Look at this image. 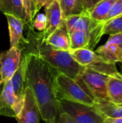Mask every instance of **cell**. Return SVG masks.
Here are the masks:
<instances>
[{"instance_id": "cell-1", "label": "cell", "mask_w": 122, "mask_h": 123, "mask_svg": "<svg viewBox=\"0 0 122 123\" xmlns=\"http://www.w3.org/2000/svg\"><path fill=\"white\" fill-rule=\"evenodd\" d=\"M27 59L26 86H29L45 123H58V100L54 92V77L58 73L36 54L24 53Z\"/></svg>"}, {"instance_id": "cell-2", "label": "cell", "mask_w": 122, "mask_h": 123, "mask_svg": "<svg viewBox=\"0 0 122 123\" xmlns=\"http://www.w3.org/2000/svg\"><path fill=\"white\" fill-rule=\"evenodd\" d=\"M19 48L24 53L36 54L57 72L76 81L86 68L78 65L69 51L55 50L47 45L42 37V32H35L32 25L28 27L27 37L23 39Z\"/></svg>"}, {"instance_id": "cell-3", "label": "cell", "mask_w": 122, "mask_h": 123, "mask_svg": "<svg viewBox=\"0 0 122 123\" xmlns=\"http://www.w3.org/2000/svg\"><path fill=\"white\" fill-rule=\"evenodd\" d=\"M53 86L58 100L78 103L91 107L94 105L95 101L81 84L63 74L58 72L55 75Z\"/></svg>"}, {"instance_id": "cell-4", "label": "cell", "mask_w": 122, "mask_h": 123, "mask_svg": "<svg viewBox=\"0 0 122 123\" xmlns=\"http://www.w3.org/2000/svg\"><path fill=\"white\" fill-rule=\"evenodd\" d=\"M108 75L85 68L78 81L95 102L109 101L106 82Z\"/></svg>"}, {"instance_id": "cell-5", "label": "cell", "mask_w": 122, "mask_h": 123, "mask_svg": "<svg viewBox=\"0 0 122 123\" xmlns=\"http://www.w3.org/2000/svg\"><path fill=\"white\" fill-rule=\"evenodd\" d=\"M64 20L69 34L76 30L84 31L91 37L96 46L104 36L103 27L104 24L93 19L88 12L70 16Z\"/></svg>"}, {"instance_id": "cell-6", "label": "cell", "mask_w": 122, "mask_h": 123, "mask_svg": "<svg viewBox=\"0 0 122 123\" xmlns=\"http://www.w3.org/2000/svg\"><path fill=\"white\" fill-rule=\"evenodd\" d=\"M59 114L65 112L70 115L76 123H102L103 118L93 107L84 105L58 100Z\"/></svg>"}, {"instance_id": "cell-7", "label": "cell", "mask_w": 122, "mask_h": 123, "mask_svg": "<svg viewBox=\"0 0 122 123\" xmlns=\"http://www.w3.org/2000/svg\"><path fill=\"white\" fill-rule=\"evenodd\" d=\"M22 50L17 47L10 48L0 53V81L2 84L11 80L17 70L21 60Z\"/></svg>"}, {"instance_id": "cell-8", "label": "cell", "mask_w": 122, "mask_h": 123, "mask_svg": "<svg viewBox=\"0 0 122 123\" xmlns=\"http://www.w3.org/2000/svg\"><path fill=\"white\" fill-rule=\"evenodd\" d=\"M41 115L31 89L26 86L24 102L20 112L16 117L18 123H40Z\"/></svg>"}, {"instance_id": "cell-9", "label": "cell", "mask_w": 122, "mask_h": 123, "mask_svg": "<svg viewBox=\"0 0 122 123\" xmlns=\"http://www.w3.org/2000/svg\"><path fill=\"white\" fill-rule=\"evenodd\" d=\"M26 71H27V59L22 55L20 64L11 79L12 89L16 102V112L18 114L20 112L24 97V92L26 89Z\"/></svg>"}, {"instance_id": "cell-10", "label": "cell", "mask_w": 122, "mask_h": 123, "mask_svg": "<svg viewBox=\"0 0 122 123\" xmlns=\"http://www.w3.org/2000/svg\"><path fill=\"white\" fill-rule=\"evenodd\" d=\"M0 115L16 118V102L11 80L0 84Z\"/></svg>"}, {"instance_id": "cell-11", "label": "cell", "mask_w": 122, "mask_h": 123, "mask_svg": "<svg viewBox=\"0 0 122 123\" xmlns=\"http://www.w3.org/2000/svg\"><path fill=\"white\" fill-rule=\"evenodd\" d=\"M46 16V27L44 32H42V37L45 40L50 36L63 21L62 11L58 0L54 1L49 6L45 9Z\"/></svg>"}, {"instance_id": "cell-12", "label": "cell", "mask_w": 122, "mask_h": 123, "mask_svg": "<svg viewBox=\"0 0 122 123\" xmlns=\"http://www.w3.org/2000/svg\"><path fill=\"white\" fill-rule=\"evenodd\" d=\"M45 41L47 45L55 50L63 51L70 50V37L64 19L60 25L50 36H48Z\"/></svg>"}, {"instance_id": "cell-13", "label": "cell", "mask_w": 122, "mask_h": 123, "mask_svg": "<svg viewBox=\"0 0 122 123\" xmlns=\"http://www.w3.org/2000/svg\"><path fill=\"white\" fill-rule=\"evenodd\" d=\"M69 53L73 59L80 66L86 68H93L99 63L105 62L95 51L88 48L70 50Z\"/></svg>"}, {"instance_id": "cell-14", "label": "cell", "mask_w": 122, "mask_h": 123, "mask_svg": "<svg viewBox=\"0 0 122 123\" xmlns=\"http://www.w3.org/2000/svg\"><path fill=\"white\" fill-rule=\"evenodd\" d=\"M4 15L6 16L8 22L10 48H19L20 43L24 39L23 31L25 24L22 20L11 14L5 13Z\"/></svg>"}, {"instance_id": "cell-15", "label": "cell", "mask_w": 122, "mask_h": 123, "mask_svg": "<svg viewBox=\"0 0 122 123\" xmlns=\"http://www.w3.org/2000/svg\"><path fill=\"white\" fill-rule=\"evenodd\" d=\"M109 101L117 105H122V73L117 72L109 75L106 82Z\"/></svg>"}, {"instance_id": "cell-16", "label": "cell", "mask_w": 122, "mask_h": 123, "mask_svg": "<svg viewBox=\"0 0 122 123\" xmlns=\"http://www.w3.org/2000/svg\"><path fill=\"white\" fill-rule=\"evenodd\" d=\"M95 53L108 63L116 65L122 62V49L114 43L106 41L99 47Z\"/></svg>"}, {"instance_id": "cell-17", "label": "cell", "mask_w": 122, "mask_h": 123, "mask_svg": "<svg viewBox=\"0 0 122 123\" xmlns=\"http://www.w3.org/2000/svg\"><path fill=\"white\" fill-rule=\"evenodd\" d=\"M93 108L102 117H122V105H117L109 101L95 102Z\"/></svg>"}, {"instance_id": "cell-18", "label": "cell", "mask_w": 122, "mask_h": 123, "mask_svg": "<svg viewBox=\"0 0 122 123\" xmlns=\"http://www.w3.org/2000/svg\"><path fill=\"white\" fill-rule=\"evenodd\" d=\"M0 11L4 14H11L28 24L22 0H0Z\"/></svg>"}, {"instance_id": "cell-19", "label": "cell", "mask_w": 122, "mask_h": 123, "mask_svg": "<svg viewBox=\"0 0 122 123\" xmlns=\"http://www.w3.org/2000/svg\"><path fill=\"white\" fill-rule=\"evenodd\" d=\"M70 49L88 48L93 50L96 47L91 37L86 32L81 30H76L69 34Z\"/></svg>"}, {"instance_id": "cell-20", "label": "cell", "mask_w": 122, "mask_h": 123, "mask_svg": "<svg viewBox=\"0 0 122 123\" xmlns=\"http://www.w3.org/2000/svg\"><path fill=\"white\" fill-rule=\"evenodd\" d=\"M63 19L68 17L86 12L83 7V0H58Z\"/></svg>"}, {"instance_id": "cell-21", "label": "cell", "mask_w": 122, "mask_h": 123, "mask_svg": "<svg viewBox=\"0 0 122 123\" xmlns=\"http://www.w3.org/2000/svg\"><path fill=\"white\" fill-rule=\"evenodd\" d=\"M116 0H103L91 9L88 14L96 22L104 24V19Z\"/></svg>"}, {"instance_id": "cell-22", "label": "cell", "mask_w": 122, "mask_h": 123, "mask_svg": "<svg viewBox=\"0 0 122 123\" xmlns=\"http://www.w3.org/2000/svg\"><path fill=\"white\" fill-rule=\"evenodd\" d=\"M116 33H122V14L105 23L103 27V35Z\"/></svg>"}, {"instance_id": "cell-23", "label": "cell", "mask_w": 122, "mask_h": 123, "mask_svg": "<svg viewBox=\"0 0 122 123\" xmlns=\"http://www.w3.org/2000/svg\"><path fill=\"white\" fill-rule=\"evenodd\" d=\"M24 9L25 11L27 23L32 25L35 13V0H22Z\"/></svg>"}, {"instance_id": "cell-24", "label": "cell", "mask_w": 122, "mask_h": 123, "mask_svg": "<svg viewBox=\"0 0 122 123\" xmlns=\"http://www.w3.org/2000/svg\"><path fill=\"white\" fill-rule=\"evenodd\" d=\"M122 14V0H116L104 19V24Z\"/></svg>"}, {"instance_id": "cell-25", "label": "cell", "mask_w": 122, "mask_h": 123, "mask_svg": "<svg viewBox=\"0 0 122 123\" xmlns=\"http://www.w3.org/2000/svg\"><path fill=\"white\" fill-rule=\"evenodd\" d=\"M32 27L39 32H44L46 27V16L45 14H38L32 22Z\"/></svg>"}, {"instance_id": "cell-26", "label": "cell", "mask_w": 122, "mask_h": 123, "mask_svg": "<svg viewBox=\"0 0 122 123\" xmlns=\"http://www.w3.org/2000/svg\"><path fill=\"white\" fill-rule=\"evenodd\" d=\"M55 0H35V13L37 14L42 7L47 8Z\"/></svg>"}, {"instance_id": "cell-27", "label": "cell", "mask_w": 122, "mask_h": 123, "mask_svg": "<svg viewBox=\"0 0 122 123\" xmlns=\"http://www.w3.org/2000/svg\"><path fill=\"white\" fill-rule=\"evenodd\" d=\"M107 41L116 44L122 49V33H116L109 35Z\"/></svg>"}, {"instance_id": "cell-28", "label": "cell", "mask_w": 122, "mask_h": 123, "mask_svg": "<svg viewBox=\"0 0 122 123\" xmlns=\"http://www.w3.org/2000/svg\"><path fill=\"white\" fill-rule=\"evenodd\" d=\"M58 123H76V122L68 113L61 112L59 114Z\"/></svg>"}, {"instance_id": "cell-29", "label": "cell", "mask_w": 122, "mask_h": 123, "mask_svg": "<svg viewBox=\"0 0 122 123\" xmlns=\"http://www.w3.org/2000/svg\"><path fill=\"white\" fill-rule=\"evenodd\" d=\"M101 1L103 0H83L85 11L86 12H89L91 9H93L96 4H98Z\"/></svg>"}, {"instance_id": "cell-30", "label": "cell", "mask_w": 122, "mask_h": 123, "mask_svg": "<svg viewBox=\"0 0 122 123\" xmlns=\"http://www.w3.org/2000/svg\"><path fill=\"white\" fill-rule=\"evenodd\" d=\"M102 123H122V117H119V118L104 117L103 118Z\"/></svg>"}, {"instance_id": "cell-31", "label": "cell", "mask_w": 122, "mask_h": 123, "mask_svg": "<svg viewBox=\"0 0 122 123\" xmlns=\"http://www.w3.org/2000/svg\"><path fill=\"white\" fill-rule=\"evenodd\" d=\"M120 67H121V70H122V63H120Z\"/></svg>"}, {"instance_id": "cell-32", "label": "cell", "mask_w": 122, "mask_h": 123, "mask_svg": "<svg viewBox=\"0 0 122 123\" xmlns=\"http://www.w3.org/2000/svg\"><path fill=\"white\" fill-rule=\"evenodd\" d=\"M0 83H1V81H0Z\"/></svg>"}, {"instance_id": "cell-33", "label": "cell", "mask_w": 122, "mask_h": 123, "mask_svg": "<svg viewBox=\"0 0 122 123\" xmlns=\"http://www.w3.org/2000/svg\"></svg>"}]
</instances>
